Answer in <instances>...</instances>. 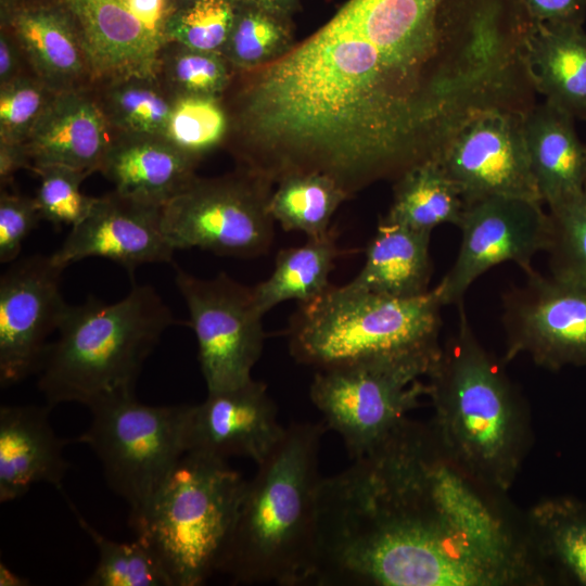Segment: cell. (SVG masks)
<instances>
[{"label":"cell","instance_id":"6","mask_svg":"<svg viewBox=\"0 0 586 586\" xmlns=\"http://www.w3.org/2000/svg\"><path fill=\"white\" fill-rule=\"evenodd\" d=\"M246 481L225 459L186 451L129 525L157 556L173 586H199L217 571Z\"/></svg>","mask_w":586,"mask_h":586},{"label":"cell","instance_id":"23","mask_svg":"<svg viewBox=\"0 0 586 586\" xmlns=\"http://www.w3.org/2000/svg\"><path fill=\"white\" fill-rule=\"evenodd\" d=\"M526 55L537 93L574 119L586 122V31L583 26L532 24Z\"/></svg>","mask_w":586,"mask_h":586},{"label":"cell","instance_id":"8","mask_svg":"<svg viewBox=\"0 0 586 586\" xmlns=\"http://www.w3.org/2000/svg\"><path fill=\"white\" fill-rule=\"evenodd\" d=\"M441 351V349H440ZM440 352L375 357L319 370L309 396L327 428L339 433L349 456L370 454L428 395L426 377Z\"/></svg>","mask_w":586,"mask_h":586},{"label":"cell","instance_id":"27","mask_svg":"<svg viewBox=\"0 0 586 586\" xmlns=\"http://www.w3.org/2000/svg\"><path fill=\"white\" fill-rule=\"evenodd\" d=\"M466 201L459 187L436 160L420 163L396 179L384 220L432 232L441 225L459 226Z\"/></svg>","mask_w":586,"mask_h":586},{"label":"cell","instance_id":"46","mask_svg":"<svg viewBox=\"0 0 586 586\" xmlns=\"http://www.w3.org/2000/svg\"><path fill=\"white\" fill-rule=\"evenodd\" d=\"M586 188V187H585Z\"/></svg>","mask_w":586,"mask_h":586},{"label":"cell","instance_id":"30","mask_svg":"<svg viewBox=\"0 0 586 586\" xmlns=\"http://www.w3.org/2000/svg\"><path fill=\"white\" fill-rule=\"evenodd\" d=\"M68 501L73 513L94 543L99 561L86 579L87 586H173L155 552L141 539L130 543L112 540L99 533Z\"/></svg>","mask_w":586,"mask_h":586},{"label":"cell","instance_id":"10","mask_svg":"<svg viewBox=\"0 0 586 586\" xmlns=\"http://www.w3.org/2000/svg\"><path fill=\"white\" fill-rule=\"evenodd\" d=\"M175 280L190 315L207 393L250 381L265 341L264 315L252 286L225 272L201 279L177 269Z\"/></svg>","mask_w":586,"mask_h":586},{"label":"cell","instance_id":"34","mask_svg":"<svg viewBox=\"0 0 586 586\" xmlns=\"http://www.w3.org/2000/svg\"><path fill=\"white\" fill-rule=\"evenodd\" d=\"M228 65L220 53L168 42L161 55L158 74H164L173 95L218 98L230 81Z\"/></svg>","mask_w":586,"mask_h":586},{"label":"cell","instance_id":"15","mask_svg":"<svg viewBox=\"0 0 586 586\" xmlns=\"http://www.w3.org/2000/svg\"><path fill=\"white\" fill-rule=\"evenodd\" d=\"M63 269L50 255L13 262L0 279V384L37 373L47 339L68 306L60 290Z\"/></svg>","mask_w":586,"mask_h":586},{"label":"cell","instance_id":"22","mask_svg":"<svg viewBox=\"0 0 586 586\" xmlns=\"http://www.w3.org/2000/svg\"><path fill=\"white\" fill-rule=\"evenodd\" d=\"M575 119L547 101L536 103L523 117L531 169L547 207L586 187V144Z\"/></svg>","mask_w":586,"mask_h":586},{"label":"cell","instance_id":"5","mask_svg":"<svg viewBox=\"0 0 586 586\" xmlns=\"http://www.w3.org/2000/svg\"><path fill=\"white\" fill-rule=\"evenodd\" d=\"M444 306L436 286L400 298L351 285L300 303L289 329L293 358L319 370L387 356L435 354Z\"/></svg>","mask_w":586,"mask_h":586},{"label":"cell","instance_id":"13","mask_svg":"<svg viewBox=\"0 0 586 586\" xmlns=\"http://www.w3.org/2000/svg\"><path fill=\"white\" fill-rule=\"evenodd\" d=\"M524 115L482 113L444 144L435 160L459 187L466 203L487 196L542 202L526 151Z\"/></svg>","mask_w":586,"mask_h":586},{"label":"cell","instance_id":"25","mask_svg":"<svg viewBox=\"0 0 586 586\" xmlns=\"http://www.w3.org/2000/svg\"><path fill=\"white\" fill-rule=\"evenodd\" d=\"M525 522L547 575L555 570L586 586V505L570 497L547 498L530 510Z\"/></svg>","mask_w":586,"mask_h":586},{"label":"cell","instance_id":"17","mask_svg":"<svg viewBox=\"0 0 586 586\" xmlns=\"http://www.w3.org/2000/svg\"><path fill=\"white\" fill-rule=\"evenodd\" d=\"M267 386L253 378L244 384L207 393L204 402L190 405L187 451L221 459L242 456L259 463L284 433Z\"/></svg>","mask_w":586,"mask_h":586},{"label":"cell","instance_id":"2","mask_svg":"<svg viewBox=\"0 0 586 586\" xmlns=\"http://www.w3.org/2000/svg\"><path fill=\"white\" fill-rule=\"evenodd\" d=\"M326 426L285 428L257 463L217 571L237 584H310L316 558L319 449Z\"/></svg>","mask_w":586,"mask_h":586},{"label":"cell","instance_id":"31","mask_svg":"<svg viewBox=\"0 0 586 586\" xmlns=\"http://www.w3.org/2000/svg\"><path fill=\"white\" fill-rule=\"evenodd\" d=\"M292 41L290 18L238 2L221 54L233 67L255 71L285 54Z\"/></svg>","mask_w":586,"mask_h":586},{"label":"cell","instance_id":"40","mask_svg":"<svg viewBox=\"0 0 586 586\" xmlns=\"http://www.w3.org/2000/svg\"><path fill=\"white\" fill-rule=\"evenodd\" d=\"M23 50L7 25H0V86L22 76Z\"/></svg>","mask_w":586,"mask_h":586},{"label":"cell","instance_id":"36","mask_svg":"<svg viewBox=\"0 0 586 586\" xmlns=\"http://www.w3.org/2000/svg\"><path fill=\"white\" fill-rule=\"evenodd\" d=\"M33 170L40 179L34 199L42 219L60 228L63 225L74 227L88 216L97 198L88 196L80 190L81 182L88 176L86 173L59 165Z\"/></svg>","mask_w":586,"mask_h":586},{"label":"cell","instance_id":"35","mask_svg":"<svg viewBox=\"0 0 586 586\" xmlns=\"http://www.w3.org/2000/svg\"><path fill=\"white\" fill-rule=\"evenodd\" d=\"M237 7V0H195L176 9L167 23L168 42L221 54Z\"/></svg>","mask_w":586,"mask_h":586},{"label":"cell","instance_id":"19","mask_svg":"<svg viewBox=\"0 0 586 586\" xmlns=\"http://www.w3.org/2000/svg\"><path fill=\"white\" fill-rule=\"evenodd\" d=\"M100 104L81 89L56 93L25 142L33 168L66 166L99 171L113 141Z\"/></svg>","mask_w":586,"mask_h":586},{"label":"cell","instance_id":"21","mask_svg":"<svg viewBox=\"0 0 586 586\" xmlns=\"http://www.w3.org/2000/svg\"><path fill=\"white\" fill-rule=\"evenodd\" d=\"M196 162L164 137L122 135L113 139L99 171L119 194L163 206L194 181Z\"/></svg>","mask_w":586,"mask_h":586},{"label":"cell","instance_id":"18","mask_svg":"<svg viewBox=\"0 0 586 586\" xmlns=\"http://www.w3.org/2000/svg\"><path fill=\"white\" fill-rule=\"evenodd\" d=\"M0 25L16 37L35 76L56 92L92 78L77 22L66 1L24 4L0 0Z\"/></svg>","mask_w":586,"mask_h":586},{"label":"cell","instance_id":"38","mask_svg":"<svg viewBox=\"0 0 586 586\" xmlns=\"http://www.w3.org/2000/svg\"><path fill=\"white\" fill-rule=\"evenodd\" d=\"M42 219L35 199L1 192L0 262L17 260L26 237Z\"/></svg>","mask_w":586,"mask_h":586},{"label":"cell","instance_id":"39","mask_svg":"<svg viewBox=\"0 0 586 586\" xmlns=\"http://www.w3.org/2000/svg\"><path fill=\"white\" fill-rule=\"evenodd\" d=\"M533 24L579 25L586 20V0H521Z\"/></svg>","mask_w":586,"mask_h":586},{"label":"cell","instance_id":"45","mask_svg":"<svg viewBox=\"0 0 586 586\" xmlns=\"http://www.w3.org/2000/svg\"><path fill=\"white\" fill-rule=\"evenodd\" d=\"M195 0H170L171 4L174 5L175 10L181 7H184Z\"/></svg>","mask_w":586,"mask_h":586},{"label":"cell","instance_id":"42","mask_svg":"<svg viewBox=\"0 0 586 586\" xmlns=\"http://www.w3.org/2000/svg\"><path fill=\"white\" fill-rule=\"evenodd\" d=\"M301 0H237L239 3L258 8L271 14L290 18L298 9Z\"/></svg>","mask_w":586,"mask_h":586},{"label":"cell","instance_id":"29","mask_svg":"<svg viewBox=\"0 0 586 586\" xmlns=\"http://www.w3.org/2000/svg\"><path fill=\"white\" fill-rule=\"evenodd\" d=\"M98 101L110 126L125 136L164 137L173 106L156 77H127L107 81Z\"/></svg>","mask_w":586,"mask_h":586},{"label":"cell","instance_id":"11","mask_svg":"<svg viewBox=\"0 0 586 586\" xmlns=\"http://www.w3.org/2000/svg\"><path fill=\"white\" fill-rule=\"evenodd\" d=\"M542 204L508 196L466 203L457 257L436 285L444 306L459 305L472 283L501 263L512 262L525 273L534 270L533 258L547 251L550 240V219Z\"/></svg>","mask_w":586,"mask_h":586},{"label":"cell","instance_id":"24","mask_svg":"<svg viewBox=\"0 0 586 586\" xmlns=\"http://www.w3.org/2000/svg\"><path fill=\"white\" fill-rule=\"evenodd\" d=\"M432 232L381 220L366 247V259L351 285L372 293L409 298L429 292Z\"/></svg>","mask_w":586,"mask_h":586},{"label":"cell","instance_id":"14","mask_svg":"<svg viewBox=\"0 0 586 586\" xmlns=\"http://www.w3.org/2000/svg\"><path fill=\"white\" fill-rule=\"evenodd\" d=\"M80 31L91 76L112 81L156 77L168 43L170 0H66Z\"/></svg>","mask_w":586,"mask_h":586},{"label":"cell","instance_id":"1","mask_svg":"<svg viewBox=\"0 0 586 586\" xmlns=\"http://www.w3.org/2000/svg\"><path fill=\"white\" fill-rule=\"evenodd\" d=\"M522 46L468 0H348L254 72L240 114L249 169L321 173L349 195L435 160L464 123L506 109Z\"/></svg>","mask_w":586,"mask_h":586},{"label":"cell","instance_id":"32","mask_svg":"<svg viewBox=\"0 0 586 586\" xmlns=\"http://www.w3.org/2000/svg\"><path fill=\"white\" fill-rule=\"evenodd\" d=\"M550 275L586 288V188L548 207Z\"/></svg>","mask_w":586,"mask_h":586},{"label":"cell","instance_id":"9","mask_svg":"<svg viewBox=\"0 0 586 586\" xmlns=\"http://www.w3.org/2000/svg\"><path fill=\"white\" fill-rule=\"evenodd\" d=\"M270 181L246 174L198 179L162 206V229L171 247H198L220 256L252 258L273 241Z\"/></svg>","mask_w":586,"mask_h":586},{"label":"cell","instance_id":"41","mask_svg":"<svg viewBox=\"0 0 586 586\" xmlns=\"http://www.w3.org/2000/svg\"><path fill=\"white\" fill-rule=\"evenodd\" d=\"M33 168V163L25 143L0 141V180L1 186L13 181L14 175L22 168Z\"/></svg>","mask_w":586,"mask_h":586},{"label":"cell","instance_id":"28","mask_svg":"<svg viewBox=\"0 0 586 586\" xmlns=\"http://www.w3.org/2000/svg\"><path fill=\"white\" fill-rule=\"evenodd\" d=\"M278 182L269 201L273 220L285 231L303 232L307 238L327 233L333 214L348 196L333 178L321 173H295Z\"/></svg>","mask_w":586,"mask_h":586},{"label":"cell","instance_id":"16","mask_svg":"<svg viewBox=\"0 0 586 586\" xmlns=\"http://www.w3.org/2000/svg\"><path fill=\"white\" fill-rule=\"evenodd\" d=\"M174 252L162 229V206L114 191L97 198L88 216L72 227L50 257L63 270L73 263L102 257L132 273L142 264L171 262Z\"/></svg>","mask_w":586,"mask_h":586},{"label":"cell","instance_id":"4","mask_svg":"<svg viewBox=\"0 0 586 586\" xmlns=\"http://www.w3.org/2000/svg\"><path fill=\"white\" fill-rule=\"evenodd\" d=\"M174 323L171 310L149 284H135L114 303L90 295L80 305H68L59 336L48 343L37 370L47 405L88 407L133 394L144 361Z\"/></svg>","mask_w":586,"mask_h":586},{"label":"cell","instance_id":"44","mask_svg":"<svg viewBox=\"0 0 586 586\" xmlns=\"http://www.w3.org/2000/svg\"><path fill=\"white\" fill-rule=\"evenodd\" d=\"M20 3L24 4H47V3H56V2H63L66 0H15Z\"/></svg>","mask_w":586,"mask_h":586},{"label":"cell","instance_id":"12","mask_svg":"<svg viewBox=\"0 0 586 586\" xmlns=\"http://www.w3.org/2000/svg\"><path fill=\"white\" fill-rule=\"evenodd\" d=\"M504 295L505 359L526 354L550 370L586 365V288L535 269Z\"/></svg>","mask_w":586,"mask_h":586},{"label":"cell","instance_id":"3","mask_svg":"<svg viewBox=\"0 0 586 586\" xmlns=\"http://www.w3.org/2000/svg\"><path fill=\"white\" fill-rule=\"evenodd\" d=\"M431 422L446 450L470 473L507 493L528 449V419L518 390L473 333L460 306L457 331L428 375Z\"/></svg>","mask_w":586,"mask_h":586},{"label":"cell","instance_id":"20","mask_svg":"<svg viewBox=\"0 0 586 586\" xmlns=\"http://www.w3.org/2000/svg\"><path fill=\"white\" fill-rule=\"evenodd\" d=\"M41 406L4 405L0 408V501L24 496L40 482L62 488L68 470L66 442L53 431L49 410Z\"/></svg>","mask_w":586,"mask_h":586},{"label":"cell","instance_id":"37","mask_svg":"<svg viewBox=\"0 0 586 586\" xmlns=\"http://www.w3.org/2000/svg\"><path fill=\"white\" fill-rule=\"evenodd\" d=\"M56 93L37 76L0 86V141L25 143Z\"/></svg>","mask_w":586,"mask_h":586},{"label":"cell","instance_id":"33","mask_svg":"<svg viewBox=\"0 0 586 586\" xmlns=\"http://www.w3.org/2000/svg\"><path fill=\"white\" fill-rule=\"evenodd\" d=\"M227 126V116L218 98L174 95L165 139L199 160L221 142Z\"/></svg>","mask_w":586,"mask_h":586},{"label":"cell","instance_id":"43","mask_svg":"<svg viewBox=\"0 0 586 586\" xmlns=\"http://www.w3.org/2000/svg\"><path fill=\"white\" fill-rule=\"evenodd\" d=\"M22 577L17 576L15 573L10 571L5 565L1 563L0 565V585L1 586H21L28 583H24Z\"/></svg>","mask_w":586,"mask_h":586},{"label":"cell","instance_id":"26","mask_svg":"<svg viewBox=\"0 0 586 586\" xmlns=\"http://www.w3.org/2000/svg\"><path fill=\"white\" fill-rule=\"evenodd\" d=\"M342 253L333 230L307 238L303 245L279 251L271 275L252 286L259 311L265 315L289 300L306 303L318 297L330 286V272Z\"/></svg>","mask_w":586,"mask_h":586},{"label":"cell","instance_id":"7","mask_svg":"<svg viewBox=\"0 0 586 586\" xmlns=\"http://www.w3.org/2000/svg\"><path fill=\"white\" fill-rule=\"evenodd\" d=\"M189 407L145 405L135 394L88 406L91 422L77 442L98 456L109 487L129 506V521L142 513L187 451Z\"/></svg>","mask_w":586,"mask_h":586}]
</instances>
